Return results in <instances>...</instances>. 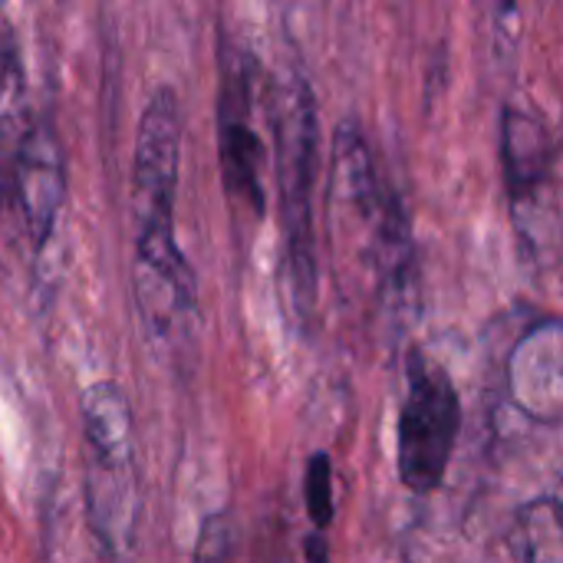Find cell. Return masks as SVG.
Returning <instances> with one entry per match:
<instances>
[{
  "label": "cell",
  "mask_w": 563,
  "mask_h": 563,
  "mask_svg": "<svg viewBox=\"0 0 563 563\" xmlns=\"http://www.w3.org/2000/svg\"><path fill=\"white\" fill-rule=\"evenodd\" d=\"M271 129H274V175L280 195V221L287 234L294 303L303 320L313 317L320 297V257L313 224V188L320 155L317 96L300 69L271 82Z\"/></svg>",
  "instance_id": "1"
},
{
  "label": "cell",
  "mask_w": 563,
  "mask_h": 563,
  "mask_svg": "<svg viewBox=\"0 0 563 563\" xmlns=\"http://www.w3.org/2000/svg\"><path fill=\"white\" fill-rule=\"evenodd\" d=\"M86 435V515L99 544L122 558L135 541L139 478L132 409L119 383L102 379L82 393Z\"/></svg>",
  "instance_id": "2"
},
{
  "label": "cell",
  "mask_w": 563,
  "mask_h": 563,
  "mask_svg": "<svg viewBox=\"0 0 563 563\" xmlns=\"http://www.w3.org/2000/svg\"><path fill=\"white\" fill-rule=\"evenodd\" d=\"M462 432V396L449 369L412 346L406 353V393L396 422V472L402 488L426 498L442 488Z\"/></svg>",
  "instance_id": "3"
},
{
  "label": "cell",
  "mask_w": 563,
  "mask_h": 563,
  "mask_svg": "<svg viewBox=\"0 0 563 563\" xmlns=\"http://www.w3.org/2000/svg\"><path fill=\"white\" fill-rule=\"evenodd\" d=\"M501 168L515 228L541 257L558 244L554 214V139L541 115L508 106L501 115Z\"/></svg>",
  "instance_id": "4"
},
{
  "label": "cell",
  "mask_w": 563,
  "mask_h": 563,
  "mask_svg": "<svg viewBox=\"0 0 563 563\" xmlns=\"http://www.w3.org/2000/svg\"><path fill=\"white\" fill-rule=\"evenodd\" d=\"M251 69H254L251 56L244 53L224 56V73L218 86V155H221V181L231 208L238 214H251L254 221H264L267 145L251 122V92H254Z\"/></svg>",
  "instance_id": "5"
},
{
  "label": "cell",
  "mask_w": 563,
  "mask_h": 563,
  "mask_svg": "<svg viewBox=\"0 0 563 563\" xmlns=\"http://www.w3.org/2000/svg\"><path fill=\"white\" fill-rule=\"evenodd\" d=\"M181 165V109L172 86H158L135 132L132 201L139 228H175Z\"/></svg>",
  "instance_id": "6"
},
{
  "label": "cell",
  "mask_w": 563,
  "mask_h": 563,
  "mask_svg": "<svg viewBox=\"0 0 563 563\" xmlns=\"http://www.w3.org/2000/svg\"><path fill=\"white\" fill-rule=\"evenodd\" d=\"M135 300L152 336L168 340L198 307L195 274L178 247L175 228H139Z\"/></svg>",
  "instance_id": "7"
},
{
  "label": "cell",
  "mask_w": 563,
  "mask_h": 563,
  "mask_svg": "<svg viewBox=\"0 0 563 563\" xmlns=\"http://www.w3.org/2000/svg\"><path fill=\"white\" fill-rule=\"evenodd\" d=\"M63 201H66L63 142L49 119L33 115L26 139L20 145V155H16L13 195H10V208L20 211L33 251H43L49 244Z\"/></svg>",
  "instance_id": "8"
},
{
  "label": "cell",
  "mask_w": 563,
  "mask_h": 563,
  "mask_svg": "<svg viewBox=\"0 0 563 563\" xmlns=\"http://www.w3.org/2000/svg\"><path fill=\"white\" fill-rule=\"evenodd\" d=\"M33 122L30 102H26V69L13 33L0 36V214L10 208L13 195V168L20 145L26 139V129Z\"/></svg>",
  "instance_id": "9"
},
{
  "label": "cell",
  "mask_w": 563,
  "mask_h": 563,
  "mask_svg": "<svg viewBox=\"0 0 563 563\" xmlns=\"http://www.w3.org/2000/svg\"><path fill=\"white\" fill-rule=\"evenodd\" d=\"M518 551L525 563H563L561 501L554 495L518 511Z\"/></svg>",
  "instance_id": "10"
},
{
  "label": "cell",
  "mask_w": 563,
  "mask_h": 563,
  "mask_svg": "<svg viewBox=\"0 0 563 563\" xmlns=\"http://www.w3.org/2000/svg\"><path fill=\"white\" fill-rule=\"evenodd\" d=\"M303 505H307V518L313 525L317 534H327L333 525V459L327 452H313L307 459V472H303Z\"/></svg>",
  "instance_id": "11"
},
{
  "label": "cell",
  "mask_w": 563,
  "mask_h": 563,
  "mask_svg": "<svg viewBox=\"0 0 563 563\" xmlns=\"http://www.w3.org/2000/svg\"><path fill=\"white\" fill-rule=\"evenodd\" d=\"M231 548H234L231 518H228V511H214L198 528L191 563H231Z\"/></svg>",
  "instance_id": "12"
},
{
  "label": "cell",
  "mask_w": 563,
  "mask_h": 563,
  "mask_svg": "<svg viewBox=\"0 0 563 563\" xmlns=\"http://www.w3.org/2000/svg\"><path fill=\"white\" fill-rule=\"evenodd\" d=\"M303 551H307V563H330V544L327 534H307L303 538Z\"/></svg>",
  "instance_id": "13"
}]
</instances>
